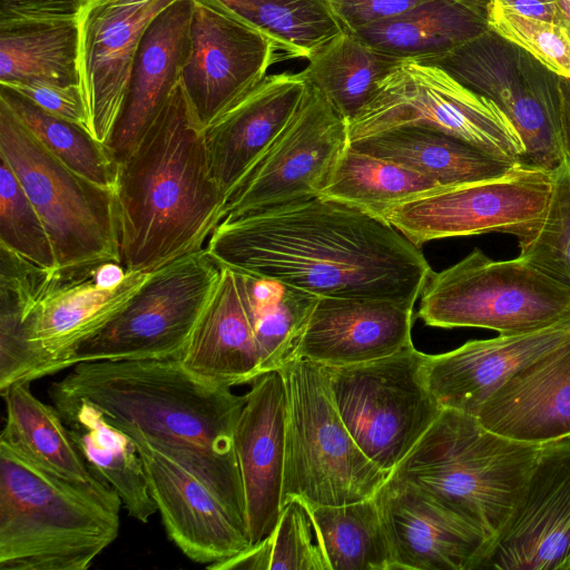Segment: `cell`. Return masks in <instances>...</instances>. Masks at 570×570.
I'll return each instance as SVG.
<instances>
[{
    "label": "cell",
    "mask_w": 570,
    "mask_h": 570,
    "mask_svg": "<svg viewBox=\"0 0 570 570\" xmlns=\"http://www.w3.org/2000/svg\"><path fill=\"white\" fill-rule=\"evenodd\" d=\"M206 249L220 266L316 297L414 305L432 272L390 223L322 195L225 218Z\"/></svg>",
    "instance_id": "obj_1"
},
{
    "label": "cell",
    "mask_w": 570,
    "mask_h": 570,
    "mask_svg": "<svg viewBox=\"0 0 570 570\" xmlns=\"http://www.w3.org/2000/svg\"><path fill=\"white\" fill-rule=\"evenodd\" d=\"M232 389L180 358L124 360L79 362L48 395L58 411L89 403L116 428L144 436L200 479L247 531L234 441L245 394Z\"/></svg>",
    "instance_id": "obj_2"
},
{
    "label": "cell",
    "mask_w": 570,
    "mask_h": 570,
    "mask_svg": "<svg viewBox=\"0 0 570 570\" xmlns=\"http://www.w3.org/2000/svg\"><path fill=\"white\" fill-rule=\"evenodd\" d=\"M121 265L153 272L205 248L225 193L181 82L132 153L118 165Z\"/></svg>",
    "instance_id": "obj_3"
},
{
    "label": "cell",
    "mask_w": 570,
    "mask_h": 570,
    "mask_svg": "<svg viewBox=\"0 0 570 570\" xmlns=\"http://www.w3.org/2000/svg\"><path fill=\"white\" fill-rule=\"evenodd\" d=\"M540 449L490 431L474 415L442 409L389 476L414 485L493 541L520 500Z\"/></svg>",
    "instance_id": "obj_4"
},
{
    "label": "cell",
    "mask_w": 570,
    "mask_h": 570,
    "mask_svg": "<svg viewBox=\"0 0 570 570\" xmlns=\"http://www.w3.org/2000/svg\"><path fill=\"white\" fill-rule=\"evenodd\" d=\"M118 532L119 511L0 439L1 570H86Z\"/></svg>",
    "instance_id": "obj_5"
},
{
    "label": "cell",
    "mask_w": 570,
    "mask_h": 570,
    "mask_svg": "<svg viewBox=\"0 0 570 570\" xmlns=\"http://www.w3.org/2000/svg\"><path fill=\"white\" fill-rule=\"evenodd\" d=\"M285 387L282 507L342 505L373 498L389 478L358 448L331 394L324 366L304 358L278 371Z\"/></svg>",
    "instance_id": "obj_6"
},
{
    "label": "cell",
    "mask_w": 570,
    "mask_h": 570,
    "mask_svg": "<svg viewBox=\"0 0 570 570\" xmlns=\"http://www.w3.org/2000/svg\"><path fill=\"white\" fill-rule=\"evenodd\" d=\"M0 156L14 171L46 226L57 271L121 264L115 189L65 165L1 100Z\"/></svg>",
    "instance_id": "obj_7"
},
{
    "label": "cell",
    "mask_w": 570,
    "mask_h": 570,
    "mask_svg": "<svg viewBox=\"0 0 570 570\" xmlns=\"http://www.w3.org/2000/svg\"><path fill=\"white\" fill-rule=\"evenodd\" d=\"M569 313L570 289L519 256L494 261L474 248L454 265L430 273L417 316L432 327L510 334L547 326Z\"/></svg>",
    "instance_id": "obj_8"
},
{
    "label": "cell",
    "mask_w": 570,
    "mask_h": 570,
    "mask_svg": "<svg viewBox=\"0 0 570 570\" xmlns=\"http://www.w3.org/2000/svg\"><path fill=\"white\" fill-rule=\"evenodd\" d=\"M98 266L56 271L19 323L0 325V390L70 367L79 345L110 322L150 274L127 271L120 282L107 284L97 277Z\"/></svg>",
    "instance_id": "obj_9"
},
{
    "label": "cell",
    "mask_w": 570,
    "mask_h": 570,
    "mask_svg": "<svg viewBox=\"0 0 570 570\" xmlns=\"http://www.w3.org/2000/svg\"><path fill=\"white\" fill-rule=\"evenodd\" d=\"M413 344L364 363L324 366L337 411L362 452L391 473L442 411Z\"/></svg>",
    "instance_id": "obj_10"
},
{
    "label": "cell",
    "mask_w": 570,
    "mask_h": 570,
    "mask_svg": "<svg viewBox=\"0 0 570 570\" xmlns=\"http://www.w3.org/2000/svg\"><path fill=\"white\" fill-rule=\"evenodd\" d=\"M406 125L435 128L521 165L523 146L508 117L438 66L403 59L348 121L350 142Z\"/></svg>",
    "instance_id": "obj_11"
},
{
    "label": "cell",
    "mask_w": 570,
    "mask_h": 570,
    "mask_svg": "<svg viewBox=\"0 0 570 570\" xmlns=\"http://www.w3.org/2000/svg\"><path fill=\"white\" fill-rule=\"evenodd\" d=\"M419 61L440 67L499 107L522 142L521 166L551 171L561 163L560 76L530 52L491 29L448 55Z\"/></svg>",
    "instance_id": "obj_12"
},
{
    "label": "cell",
    "mask_w": 570,
    "mask_h": 570,
    "mask_svg": "<svg viewBox=\"0 0 570 570\" xmlns=\"http://www.w3.org/2000/svg\"><path fill=\"white\" fill-rule=\"evenodd\" d=\"M222 266L205 248L150 272L127 305L85 341L79 362L181 358Z\"/></svg>",
    "instance_id": "obj_13"
},
{
    "label": "cell",
    "mask_w": 570,
    "mask_h": 570,
    "mask_svg": "<svg viewBox=\"0 0 570 570\" xmlns=\"http://www.w3.org/2000/svg\"><path fill=\"white\" fill-rule=\"evenodd\" d=\"M348 146V121L307 82L287 125L226 194L220 222L322 195Z\"/></svg>",
    "instance_id": "obj_14"
},
{
    "label": "cell",
    "mask_w": 570,
    "mask_h": 570,
    "mask_svg": "<svg viewBox=\"0 0 570 570\" xmlns=\"http://www.w3.org/2000/svg\"><path fill=\"white\" fill-rule=\"evenodd\" d=\"M551 193V174L518 166L508 175L439 189L390 208L383 219L411 243L504 233L518 239L540 225Z\"/></svg>",
    "instance_id": "obj_15"
},
{
    "label": "cell",
    "mask_w": 570,
    "mask_h": 570,
    "mask_svg": "<svg viewBox=\"0 0 570 570\" xmlns=\"http://www.w3.org/2000/svg\"><path fill=\"white\" fill-rule=\"evenodd\" d=\"M177 0H87L78 12V86L87 129L108 146L139 45Z\"/></svg>",
    "instance_id": "obj_16"
},
{
    "label": "cell",
    "mask_w": 570,
    "mask_h": 570,
    "mask_svg": "<svg viewBox=\"0 0 570 570\" xmlns=\"http://www.w3.org/2000/svg\"><path fill=\"white\" fill-rule=\"evenodd\" d=\"M284 56L267 37L233 16L195 0L190 51L181 86L206 128L257 86Z\"/></svg>",
    "instance_id": "obj_17"
},
{
    "label": "cell",
    "mask_w": 570,
    "mask_h": 570,
    "mask_svg": "<svg viewBox=\"0 0 570 570\" xmlns=\"http://www.w3.org/2000/svg\"><path fill=\"white\" fill-rule=\"evenodd\" d=\"M570 570V436L541 445L480 570Z\"/></svg>",
    "instance_id": "obj_18"
},
{
    "label": "cell",
    "mask_w": 570,
    "mask_h": 570,
    "mask_svg": "<svg viewBox=\"0 0 570 570\" xmlns=\"http://www.w3.org/2000/svg\"><path fill=\"white\" fill-rule=\"evenodd\" d=\"M278 282L222 266L181 356L191 372L235 386L259 376L257 325Z\"/></svg>",
    "instance_id": "obj_19"
},
{
    "label": "cell",
    "mask_w": 570,
    "mask_h": 570,
    "mask_svg": "<svg viewBox=\"0 0 570 570\" xmlns=\"http://www.w3.org/2000/svg\"><path fill=\"white\" fill-rule=\"evenodd\" d=\"M127 434L141 458L166 533L187 558L209 568L250 547L247 531L200 479L144 436Z\"/></svg>",
    "instance_id": "obj_20"
},
{
    "label": "cell",
    "mask_w": 570,
    "mask_h": 570,
    "mask_svg": "<svg viewBox=\"0 0 570 570\" xmlns=\"http://www.w3.org/2000/svg\"><path fill=\"white\" fill-rule=\"evenodd\" d=\"M374 498L395 570H480L492 541L476 527L391 476Z\"/></svg>",
    "instance_id": "obj_21"
},
{
    "label": "cell",
    "mask_w": 570,
    "mask_h": 570,
    "mask_svg": "<svg viewBox=\"0 0 570 570\" xmlns=\"http://www.w3.org/2000/svg\"><path fill=\"white\" fill-rule=\"evenodd\" d=\"M234 441L252 546L273 533L282 510L285 387L278 371L252 381Z\"/></svg>",
    "instance_id": "obj_22"
},
{
    "label": "cell",
    "mask_w": 570,
    "mask_h": 570,
    "mask_svg": "<svg viewBox=\"0 0 570 570\" xmlns=\"http://www.w3.org/2000/svg\"><path fill=\"white\" fill-rule=\"evenodd\" d=\"M570 338V313L528 332L468 341L426 358L430 391L442 409L474 415L511 375Z\"/></svg>",
    "instance_id": "obj_23"
},
{
    "label": "cell",
    "mask_w": 570,
    "mask_h": 570,
    "mask_svg": "<svg viewBox=\"0 0 570 570\" xmlns=\"http://www.w3.org/2000/svg\"><path fill=\"white\" fill-rule=\"evenodd\" d=\"M413 312L387 298L318 297L294 360L343 366L392 355L413 344Z\"/></svg>",
    "instance_id": "obj_24"
},
{
    "label": "cell",
    "mask_w": 570,
    "mask_h": 570,
    "mask_svg": "<svg viewBox=\"0 0 570 570\" xmlns=\"http://www.w3.org/2000/svg\"><path fill=\"white\" fill-rule=\"evenodd\" d=\"M195 0H177L150 23L137 50L126 97L108 142L119 165L139 144L178 86L190 51Z\"/></svg>",
    "instance_id": "obj_25"
},
{
    "label": "cell",
    "mask_w": 570,
    "mask_h": 570,
    "mask_svg": "<svg viewBox=\"0 0 570 570\" xmlns=\"http://www.w3.org/2000/svg\"><path fill=\"white\" fill-rule=\"evenodd\" d=\"M475 417L490 431L524 443L570 436V338L511 375Z\"/></svg>",
    "instance_id": "obj_26"
},
{
    "label": "cell",
    "mask_w": 570,
    "mask_h": 570,
    "mask_svg": "<svg viewBox=\"0 0 570 570\" xmlns=\"http://www.w3.org/2000/svg\"><path fill=\"white\" fill-rule=\"evenodd\" d=\"M306 88L302 72L267 75L205 128L212 173L225 196L284 129Z\"/></svg>",
    "instance_id": "obj_27"
},
{
    "label": "cell",
    "mask_w": 570,
    "mask_h": 570,
    "mask_svg": "<svg viewBox=\"0 0 570 570\" xmlns=\"http://www.w3.org/2000/svg\"><path fill=\"white\" fill-rule=\"evenodd\" d=\"M0 392L6 407L0 439L38 466L120 511L117 492L88 464L57 409L40 401L31 392L30 382L13 383Z\"/></svg>",
    "instance_id": "obj_28"
},
{
    "label": "cell",
    "mask_w": 570,
    "mask_h": 570,
    "mask_svg": "<svg viewBox=\"0 0 570 570\" xmlns=\"http://www.w3.org/2000/svg\"><path fill=\"white\" fill-rule=\"evenodd\" d=\"M350 145L416 171L444 188L500 178L521 166L453 135L419 125L385 129Z\"/></svg>",
    "instance_id": "obj_29"
},
{
    "label": "cell",
    "mask_w": 570,
    "mask_h": 570,
    "mask_svg": "<svg viewBox=\"0 0 570 570\" xmlns=\"http://www.w3.org/2000/svg\"><path fill=\"white\" fill-rule=\"evenodd\" d=\"M492 6L493 0H431L352 33L401 59L436 58L491 30Z\"/></svg>",
    "instance_id": "obj_30"
},
{
    "label": "cell",
    "mask_w": 570,
    "mask_h": 570,
    "mask_svg": "<svg viewBox=\"0 0 570 570\" xmlns=\"http://www.w3.org/2000/svg\"><path fill=\"white\" fill-rule=\"evenodd\" d=\"M78 85V16L0 17V83Z\"/></svg>",
    "instance_id": "obj_31"
},
{
    "label": "cell",
    "mask_w": 570,
    "mask_h": 570,
    "mask_svg": "<svg viewBox=\"0 0 570 570\" xmlns=\"http://www.w3.org/2000/svg\"><path fill=\"white\" fill-rule=\"evenodd\" d=\"M58 412L82 456L117 492L128 515L147 523L157 505L132 439L89 403Z\"/></svg>",
    "instance_id": "obj_32"
},
{
    "label": "cell",
    "mask_w": 570,
    "mask_h": 570,
    "mask_svg": "<svg viewBox=\"0 0 570 570\" xmlns=\"http://www.w3.org/2000/svg\"><path fill=\"white\" fill-rule=\"evenodd\" d=\"M302 75L347 121L366 104L376 83L401 58L342 30L308 59Z\"/></svg>",
    "instance_id": "obj_33"
},
{
    "label": "cell",
    "mask_w": 570,
    "mask_h": 570,
    "mask_svg": "<svg viewBox=\"0 0 570 570\" xmlns=\"http://www.w3.org/2000/svg\"><path fill=\"white\" fill-rule=\"evenodd\" d=\"M267 37L284 59H308L343 29L327 0H202Z\"/></svg>",
    "instance_id": "obj_34"
},
{
    "label": "cell",
    "mask_w": 570,
    "mask_h": 570,
    "mask_svg": "<svg viewBox=\"0 0 570 570\" xmlns=\"http://www.w3.org/2000/svg\"><path fill=\"white\" fill-rule=\"evenodd\" d=\"M308 509L330 570H395L374 497Z\"/></svg>",
    "instance_id": "obj_35"
},
{
    "label": "cell",
    "mask_w": 570,
    "mask_h": 570,
    "mask_svg": "<svg viewBox=\"0 0 570 570\" xmlns=\"http://www.w3.org/2000/svg\"><path fill=\"white\" fill-rule=\"evenodd\" d=\"M443 188L416 171L358 151L350 145L322 196L382 218L401 203Z\"/></svg>",
    "instance_id": "obj_36"
},
{
    "label": "cell",
    "mask_w": 570,
    "mask_h": 570,
    "mask_svg": "<svg viewBox=\"0 0 570 570\" xmlns=\"http://www.w3.org/2000/svg\"><path fill=\"white\" fill-rule=\"evenodd\" d=\"M0 100L65 165L101 186L116 188L118 165L108 146L94 138L86 127L43 110L4 86Z\"/></svg>",
    "instance_id": "obj_37"
},
{
    "label": "cell",
    "mask_w": 570,
    "mask_h": 570,
    "mask_svg": "<svg viewBox=\"0 0 570 570\" xmlns=\"http://www.w3.org/2000/svg\"><path fill=\"white\" fill-rule=\"evenodd\" d=\"M551 193L537 229L518 239L519 257L570 289V159L550 171Z\"/></svg>",
    "instance_id": "obj_38"
},
{
    "label": "cell",
    "mask_w": 570,
    "mask_h": 570,
    "mask_svg": "<svg viewBox=\"0 0 570 570\" xmlns=\"http://www.w3.org/2000/svg\"><path fill=\"white\" fill-rule=\"evenodd\" d=\"M317 298L278 283L257 325L259 375L279 371L294 360Z\"/></svg>",
    "instance_id": "obj_39"
},
{
    "label": "cell",
    "mask_w": 570,
    "mask_h": 570,
    "mask_svg": "<svg viewBox=\"0 0 570 570\" xmlns=\"http://www.w3.org/2000/svg\"><path fill=\"white\" fill-rule=\"evenodd\" d=\"M0 245L42 268L57 271L46 226L14 171L1 156Z\"/></svg>",
    "instance_id": "obj_40"
},
{
    "label": "cell",
    "mask_w": 570,
    "mask_h": 570,
    "mask_svg": "<svg viewBox=\"0 0 570 570\" xmlns=\"http://www.w3.org/2000/svg\"><path fill=\"white\" fill-rule=\"evenodd\" d=\"M490 26L561 77L570 78V30L510 11L493 0Z\"/></svg>",
    "instance_id": "obj_41"
},
{
    "label": "cell",
    "mask_w": 570,
    "mask_h": 570,
    "mask_svg": "<svg viewBox=\"0 0 570 570\" xmlns=\"http://www.w3.org/2000/svg\"><path fill=\"white\" fill-rule=\"evenodd\" d=\"M271 541L269 570H330L311 511L298 499L282 507Z\"/></svg>",
    "instance_id": "obj_42"
},
{
    "label": "cell",
    "mask_w": 570,
    "mask_h": 570,
    "mask_svg": "<svg viewBox=\"0 0 570 570\" xmlns=\"http://www.w3.org/2000/svg\"><path fill=\"white\" fill-rule=\"evenodd\" d=\"M8 87L43 110L87 128V116L78 85L29 80L1 85Z\"/></svg>",
    "instance_id": "obj_43"
},
{
    "label": "cell",
    "mask_w": 570,
    "mask_h": 570,
    "mask_svg": "<svg viewBox=\"0 0 570 570\" xmlns=\"http://www.w3.org/2000/svg\"><path fill=\"white\" fill-rule=\"evenodd\" d=\"M428 1L431 0H327L347 32L399 17Z\"/></svg>",
    "instance_id": "obj_44"
},
{
    "label": "cell",
    "mask_w": 570,
    "mask_h": 570,
    "mask_svg": "<svg viewBox=\"0 0 570 570\" xmlns=\"http://www.w3.org/2000/svg\"><path fill=\"white\" fill-rule=\"evenodd\" d=\"M87 0H0V16H78Z\"/></svg>",
    "instance_id": "obj_45"
},
{
    "label": "cell",
    "mask_w": 570,
    "mask_h": 570,
    "mask_svg": "<svg viewBox=\"0 0 570 570\" xmlns=\"http://www.w3.org/2000/svg\"><path fill=\"white\" fill-rule=\"evenodd\" d=\"M503 8L524 17L548 21L570 30L558 0H494Z\"/></svg>",
    "instance_id": "obj_46"
},
{
    "label": "cell",
    "mask_w": 570,
    "mask_h": 570,
    "mask_svg": "<svg viewBox=\"0 0 570 570\" xmlns=\"http://www.w3.org/2000/svg\"><path fill=\"white\" fill-rule=\"evenodd\" d=\"M560 139L563 155L570 159V78L560 76Z\"/></svg>",
    "instance_id": "obj_47"
},
{
    "label": "cell",
    "mask_w": 570,
    "mask_h": 570,
    "mask_svg": "<svg viewBox=\"0 0 570 570\" xmlns=\"http://www.w3.org/2000/svg\"><path fill=\"white\" fill-rule=\"evenodd\" d=\"M570 26V0H558Z\"/></svg>",
    "instance_id": "obj_48"
}]
</instances>
